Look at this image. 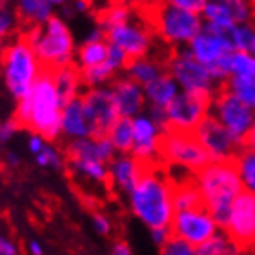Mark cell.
Returning a JSON list of instances; mask_svg holds the SVG:
<instances>
[{"mask_svg": "<svg viewBox=\"0 0 255 255\" xmlns=\"http://www.w3.org/2000/svg\"><path fill=\"white\" fill-rule=\"evenodd\" d=\"M128 206L148 230L170 228L175 206L173 184L168 175L155 164H146L137 184L128 193Z\"/></svg>", "mask_w": 255, "mask_h": 255, "instance_id": "6da1fadb", "label": "cell"}, {"mask_svg": "<svg viewBox=\"0 0 255 255\" xmlns=\"http://www.w3.org/2000/svg\"><path fill=\"white\" fill-rule=\"evenodd\" d=\"M62 106L53 75L49 69H42L29 93L16 101L15 121L20 128L40 133L46 140H55L60 135Z\"/></svg>", "mask_w": 255, "mask_h": 255, "instance_id": "7a4b0ae2", "label": "cell"}, {"mask_svg": "<svg viewBox=\"0 0 255 255\" xmlns=\"http://www.w3.org/2000/svg\"><path fill=\"white\" fill-rule=\"evenodd\" d=\"M199 188L202 204L212 213L219 228L223 230L230 215L235 197L243 191L239 173L234 160H210L202 170L193 175Z\"/></svg>", "mask_w": 255, "mask_h": 255, "instance_id": "3957f363", "label": "cell"}, {"mask_svg": "<svg viewBox=\"0 0 255 255\" xmlns=\"http://www.w3.org/2000/svg\"><path fill=\"white\" fill-rule=\"evenodd\" d=\"M24 37L33 46L42 69H57L75 62V38L62 16L51 15L37 26H27Z\"/></svg>", "mask_w": 255, "mask_h": 255, "instance_id": "277c9868", "label": "cell"}, {"mask_svg": "<svg viewBox=\"0 0 255 255\" xmlns=\"http://www.w3.org/2000/svg\"><path fill=\"white\" fill-rule=\"evenodd\" d=\"M0 69H2L5 88L15 101L29 93L38 75L42 73V64L29 40L24 37V33L2 46Z\"/></svg>", "mask_w": 255, "mask_h": 255, "instance_id": "5b68a950", "label": "cell"}, {"mask_svg": "<svg viewBox=\"0 0 255 255\" xmlns=\"http://www.w3.org/2000/svg\"><path fill=\"white\" fill-rule=\"evenodd\" d=\"M149 26L155 37L170 48H186L190 40L202 27L201 13L181 9L164 0H155L146 4Z\"/></svg>", "mask_w": 255, "mask_h": 255, "instance_id": "8992f818", "label": "cell"}, {"mask_svg": "<svg viewBox=\"0 0 255 255\" xmlns=\"http://www.w3.org/2000/svg\"><path fill=\"white\" fill-rule=\"evenodd\" d=\"M166 71L175 79L181 91L204 95L212 99L223 84L212 75V71L188 51V48H173L166 57Z\"/></svg>", "mask_w": 255, "mask_h": 255, "instance_id": "52a82bcc", "label": "cell"}, {"mask_svg": "<svg viewBox=\"0 0 255 255\" xmlns=\"http://www.w3.org/2000/svg\"><path fill=\"white\" fill-rule=\"evenodd\" d=\"M186 48L199 62L212 71L221 84H224V80L230 77V59L234 53V46L226 33L215 31L202 24L199 33L191 38Z\"/></svg>", "mask_w": 255, "mask_h": 255, "instance_id": "ba28073f", "label": "cell"}, {"mask_svg": "<svg viewBox=\"0 0 255 255\" xmlns=\"http://www.w3.org/2000/svg\"><path fill=\"white\" fill-rule=\"evenodd\" d=\"M104 37L110 44L121 48L129 59H137L153 53L155 33L148 18L131 13L124 20L112 24L104 29Z\"/></svg>", "mask_w": 255, "mask_h": 255, "instance_id": "9c48e42d", "label": "cell"}, {"mask_svg": "<svg viewBox=\"0 0 255 255\" xmlns=\"http://www.w3.org/2000/svg\"><path fill=\"white\" fill-rule=\"evenodd\" d=\"M160 160L166 164L181 166L197 173L210 162L206 149L197 140L193 131H181V129H166L160 138Z\"/></svg>", "mask_w": 255, "mask_h": 255, "instance_id": "30bf717a", "label": "cell"}, {"mask_svg": "<svg viewBox=\"0 0 255 255\" xmlns=\"http://www.w3.org/2000/svg\"><path fill=\"white\" fill-rule=\"evenodd\" d=\"M210 115L217 119L237 142L245 146L246 137L255 123V110L221 88L210 101Z\"/></svg>", "mask_w": 255, "mask_h": 255, "instance_id": "8fae6325", "label": "cell"}, {"mask_svg": "<svg viewBox=\"0 0 255 255\" xmlns=\"http://www.w3.org/2000/svg\"><path fill=\"white\" fill-rule=\"evenodd\" d=\"M170 228L171 234L188 241L195 248L206 243L212 235H215L221 230L204 204L186 208V210H175Z\"/></svg>", "mask_w": 255, "mask_h": 255, "instance_id": "7c38bea8", "label": "cell"}, {"mask_svg": "<svg viewBox=\"0 0 255 255\" xmlns=\"http://www.w3.org/2000/svg\"><path fill=\"white\" fill-rule=\"evenodd\" d=\"M210 101L204 95H195L181 91L173 101L164 108L166 129L193 131L195 126L210 113Z\"/></svg>", "mask_w": 255, "mask_h": 255, "instance_id": "4fadbf2b", "label": "cell"}, {"mask_svg": "<svg viewBox=\"0 0 255 255\" xmlns=\"http://www.w3.org/2000/svg\"><path fill=\"white\" fill-rule=\"evenodd\" d=\"M193 135L201 142L202 148L206 149L210 160H234L235 155L245 148L210 113L197 124L195 129H193Z\"/></svg>", "mask_w": 255, "mask_h": 255, "instance_id": "5bb4252c", "label": "cell"}, {"mask_svg": "<svg viewBox=\"0 0 255 255\" xmlns=\"http://www.w3.org/2000/svg\"><path fill=\"white\" fill-rule=\"evenodd\" d=\"M224 232L239 245L241 250L255 246V195L243 190L230 208Z\"/></svg>", "mask_w": 255, "mask_h": 255, "instance_id": "9a60e30c", "label": "cell"}, {"mask_svg": "<svg viewBox=\"0 0 255 255\" xmlns=\"http://www.w3.org/2000/svg\"><path fill=\"white\" fill-rule=\"evenodd\" d=\"M133 124V148L131 153L144 164H155L160 159L159 148L162 133L166 131L146 110L131 119Z\"/></svg>", "mask_w": 255, "mask_h": 255, "instance_id": "2e32d148", "label": "cell"}, {"mask_svg": "<svg viewBox=\"0 0 255 255\" xmlns=\"http://www.w3.org/2000/svg\"><path fill=\"white\" fill-rule=\"evenodd\" d=\"M80 97H82L86 113H88L91 126H93V133L95 135H106L112 124L119 119L117 106L113 101L110 84L88 88V91Z\"/></svg>", "mask_w": 255, "mask_h": 255, "instance_id": "e0dca14e", "label": "cell"}, {"mask_svg": "<svg viewBox=\"0 0 255 255\" xmlns=\"http://www.w3.org/2000/svg\"><path fill=\"white\" fill-rule=\"evenodd\" d=\"M144 164L133 153H115L108 160V186L121 195H126L142 175Z\"/></svg>", "mask_w": 255, "mask_h": 255, "instance_id": "ac0fdd59", "label": "cell"}, {"mask_svg": "<svg viewBox=\"0 0 255 255\" xmlns=\"http://www.w3.org/2000/svg\"><path fill=\"white\" fill-rule=\"evenodd\" d=\"M110 88H112L119 117L133 119L135 115L146 110L144 88L133 79H129L128 75H117L110 82Z\"/></svg>", "mask_w": 255, "mask_h": 255, "instance_id": "d6986e66", "label": "cell"}, {"mask_svg": "<svg viewBox=\"0 0 255 255\" xmlns=\"http://www.w3.org/2000/svg\"><path fill=\"white\" fill-rule=\"evenodd\" d=\"M128 57L123 49L117 48L115 44H110L108 48V57L104 62H101L95 68L90 69H82L80 71V77H82V84L86 88H93V86H106L110 84L117 75L124 73V68H126Z\"/></svg>", "mask_w": 255, "mask_h": 255, "instance_id": "ffe728a7", "label": "cell"}, {"mask_svg": "<svg viewBox=\"0 0 255 255\" xmlns=\"http://www.w3.org/2000/svg\"><path fill=\"white\" fill-rule=\"evenodd\" d=\"M60 135L68 137L69 140L95 135L80 95L71 99V101H68L62 106V115H60Z\"/></svg>", "mask_w": 255, "mask_h": 255, "instance_id": "44dd1931", "label": "cell"}, {"mask_svg": "<svg viewBox=\"0 0 255 255\" xmlns=\"http://www.w3.org/2000/svg\"><path fill=\"white\" fill-rule=\"evenodd\" d=\"M68 166L75 179L90 186H108V162L88 155H68Z\"/></svg>", "mask_w": 255, "mask_h": 255, "instance_id": "7402d4cb", "label": "cell"}, {"mask_svg": "<svg viewBox=\"0 0 255 255\" xmlns=\"http://www.w3.org/2000/svg\"><path fill=\"white\" fill-rule=\"evenodd\" d=\"M24 26H37L55 15L68 0H11Z\"/></svg>", "mask_w": 255, "mask_h": 255, "instance_id": "603a6c76", "label": "cell"}, {"mask_svg": "<svg viewBox=\"0 0 255 255\" xmlns=\"http://www.w3.org/2000/svg\"><path fill=\"white\" fill-rule=\"evenodd\" d=\"M181 93V88L168 71L160 73L155 80L144 86L146 95V106L166 108L177 95Z\"/></svg>", "mask_w": 255, "mask_h": 255, "instance_id": "cb8c5ba5", "label": "cell"}, {"mask_svg": "<svg viewBox=\"0 0 255 255\" xmlns=\"http://www.w3.org/2000/svg\"><path fill=\"white\" fill-rule=\"evenodd\" d=\"M166 71V60H160L153 55H144V57H137V59H129L124 68V75H128L129 79H133L138 84L146 86L151 80H155L160 73Z\"/></svg>", "mask_w": 255, "mask_h": 255, "instance_id": "d4e9b609", "label": "cell"}, {"mask_svg": "<svg viewBox=\"0 0 255 255\" xmlns=\"http://www.w3.org/2000/svg\"><path fill=\"white\" fill-rule=\"evenodd\" d=\"M108 48L110 42L106 37L97 38H84V42L80 44V48L75 51V66L82 71V69H90L104 62L108 57Z\"/></svg>", "mask_w": 255, "mask_h": 255, "instance_id": "484cf974", "label": "cell"}, {"mask_svg": "<svg viewBox=\"0 0 255 255\" xmlns=\"http://www.w3.org/2000/svg\"><path fill=\"white\" fill-rule=\"evenodd\" d=\"M49 71L53 75V82L57 86V91H59L64 104L80 95V88L84 84H82L80 69L75 64H68V66H62V68L49 69Z\"/></svg>", "mask_w": 255, "mask_h": 255, "instance_id": "4316f807", "label": "cell"}, {"mask_svg": "<svg viewBox=\"0 0 255 255\" xmlns=\"http://www.w3.org/2000/svg\"><path fill=\"white\" fill-rule=\"evenodd\" d=\"M223 88L228 93H232L235 99H239L243 104L255 110V77H250V75H230L228 79L224 80Z\"/></svg>", "mask_w": 255, "mask_h": 255, "instance_id": "83f0119b", "label": "cell"}, {"mask_svg": "<svg viewBox=\"0 0 255 255\" xmlns=\"http://www.w3.org/2000/svg\"><path fill=\"white\" fill-rule=\"evenodd\" d=\"M106 137L110 138L115 153H131L133 148V124L131 119L119 117L112 128L108 129Z\"/></svg>", "mask_w": 255, "mask_h": 255, "instance_id": "f1b7e54d", "label": "cell"}, {"mask_svg": "<svg viewBox=\"0 0 255 255\" xmlns=\"http://www.w3.org/2000/svg\"><path fill=\"white\" fill-rule=\"evenodd\" d=\"M241 252L243 250L239 248V245L224 230H219L206 243H202L201 246L195 248V254L199 255H234L241 254Z\"/></svg>", "mask_w": 255, "mask_h": 255, "instance_id": "f546056e", "label": "cell"}, {"mask_svg": "<svg viewBox=\"0 0 255 255\" xmlns=\"http://www.w3.org/2000/svg\"><path fill=\"white\" fill-rule=\"evenodd\" d=\"M230 42L237 51L255 55V22H239L226 31Z\"/></svg>", "mask_w": 255, "mask_h": 255, "instance_id": "4dcf8cb0", "label": "cell"}, {"mask_svg": "<svg viewBox=\"0 0 255 255\" xmlns=\"http://www.w3.org/2000/svg\"><path fill=\"white\" fill-rule=\"evenodd\" d=\"M22 20L11 0H0V46L9 42L20 29Z\"/></svg>", "mask_w": 255, "mask_h": 255, "instance_id": "1f68e13d", "label": "cell"}, {"mask_svg": "<svg viewBox=\"0 0 255 255\" xmlns=\"http://www.w3.org/2000/svg\"><path fill=\"white\" fill-rule=\"evenodd\" d=\"M235 168L239 173L243 190L250 191L255 195V153L252 149L243 148L239 153L235 155Z\"/></svg>", "mask_w": 255, "mask_h": 255, "instance_id": "d6a6232c", "label": "cell"}, {"mask_svg": "<svg viewBox=\"0 0 255 255\" xmlns=\"http://www.w3.org/2000/svg\"><path fill=\"white\" fill-rule=\"evenodd\" d=\"M202 199L199 193V188L193 181L173 184V206L175 210H186V208L201 206Z\"/></svg>", "mask_w": 255, "mask_h": 255, "instance_id": "836d02e7", "label": "cell"}, {"mask_svg": "<svg viewBox=\"0 0 255 255\" xmlns=\"http://www.w3.org/2000/svg\"><path fill=\"white\" fill-rule=\"evenodd\" d=\"M35 160L40 168H49V170H60L64 164L62 155L59 153V149L51 146V144H44L42 149L35 153Z\"/></svg>", "mask_w": 255, "mask_h": 255, "instance_id": "e575fe53", "label": "cell"}, {"mask_svg": "<svg viewBox=\"0 0 255 255\" xmlns=\"http://www.w3.org/2000/svg\"><path fill=\"white\" fill-rule=\"evenodd\" d=\"M160 254L164 255H195V246H191L188 241L177 237V235L171 234V237L166 241L162 248H160Z\"/></svg>", "mask_w": 255, "mask_h": 255, "instance_id": "d590c367", "label": "cell"}, {"mask_svg": "<svg viewBox=\"0 0 255 255\" xmlns=\"http://www.w3.org/2000/svg\"><path fill=\"white\" fill-rule=\"evenodd\" d=\"M91 226H93V230H95L99 235H110L112 234V228H113V224H112V219L108 217V215H104V213L101 212H97L91 215Z\"/></svg>", "mask_w": 255, "mask_h": 255, "instance_id": "8d00e7d4", "label": "cell"}, {"mask_svg": "<svg viewBox=\"0 0 255 255\" xmlns=\"http://www.w3.org/2000/svg\"><path fill=\"white\" fill-rule=\"evenodd\" d=\"M168 4L175 5V7H181V9L193 11V13H201L206 0H164Z\"/></svg>", "mask_w": 255, "mask_h": 255, "instance_id": "74e56055", "label": "cell"}, {"mask_svg": "<svg viewBox=\"0 0 255 255\" xmlns=\"http://www.w3.org/2000/svg\"><path fill=\"white\" fill-rule=\"evenodd\" d=\"M149 234H151V241H153L155 245L162 248V245L171 237V228H168V226L166 228H153L149 230Z\"/></svg>", "mask_w": 255, "mask_h": 255, "instance_id": "f35d334b", "label": "cell"}, {"mask_svg": "<svg viewBox=\"0 0 255 255\" xmlns=\"http://www.w3.org/2000/svg\"><path fill=\"white\" fill-rule=\"evenodd\" d=\"M16 254H20L16 243H13L9 237L0 234V255H16Z\"/></svg>", "mask_w": 255, "mask_h": 255, "instance_id": "ab89813d", "label": "cell"}, {"mask_svg": "<svg viewBox=\"0 0 255 255\" xmlns=\"http://www.w3.org/2000/svg\"><path fill=\"white\" fill-rule=\"evenodd\" d=\"M46 142H48V140H46V138H44L40 133L31 131V135H29V138H27V149H29V151L35 155V153H38V151L42 149V146Z\"/></svg>", "mask_w": 255, "mask_h": 255, "instance_id": "60d3db41", "label": "cell"}, {"mask_svg": "<svg viewBox=\"0 0 255 255\" xmlns=\"http://www.w3.org/2000/svg\"><path fill=\"white\" fill-rule=\"evenodd\" d=\"M112 254L113 255H131V246L124 243V241H117L115 245L112 246Z\"/></svg>", "mask_w": 255, "mask_h": 255, "instance_id": "b9f144b4", "label": "cell"}, {"mask_svg": "<svg viewBox=\"0 0 255 255\" xmlns=\"http://www.w3.org/2000/svg\"><path fill=\"white\" fill-rule=\"evenodd\" d=\"M27 252L31 255H42L44 254V246L38 243V241H29L27 243Z\"/></svg>", "mask_w": 255, "mask_h": 255, "instance_id": "7bdbcfd3", "label": "cell"}, {"mask_svg": "<svg viewBox=\"0 0 255 255\" xmlns=\"http://www.w3.org/2000/svg\"><path fill=\"white\" fill-rule=\"evenodd\" d=\"M245 148L252 149V151H254V153H255V123H254V126H252L250 133H248V137H246Z\"/></svg>", "mask_w": 255, "mask_h": 255, "instance_id": "ee69618b", "label": "cell"}, {"mask_svg": "<svg viewBox=\"0 0 255 255\" xmlns=\"http://www.w3.org/2000/svg\"><path fill=\"white\" fill-rule=\"evenodd\" d=\"M7 160H9V162H11V166L18 164V157H16V155H13V153L7 155Z\"/></svg>", "mask_w": 255, "mask_h": 255, "instance_id": "f6af8a7d", "label": "cell"}, {"mask_svg": "<svg viewBox=\"0 0 255 255\" xmlns=\"http://www.w3.org/2000/svg\"><path fill=\"white\" fill-rule=\"evenodd\" d=\"M135 2H138V4H149V2H155V0H135Z\"/></svg>", "mask_w": 255, "mask_h": 255, "instance_id": "bcb514c9", "label": "cell"}, {"mask_svg": "<svg viewBox=\"0 0 255 255\" xmlns=\"http://www.w3.org/2000/svg\"><path fill=\"white\" fill-rule=\"evenodd\" d=\"M252 5H254V11H255V0H252Z\"/></svg>", "mask_w": 255, "mask_h": 255, "instance_id": "7dc6e473", "label": "cell"}, {"mask_svg": "<svg viewBox=\"0 0 255 255\" xmlns=\"http://www.w3.org/2000/svg\"><path fill=\"white\" fill-rule=\"evenodd\" d=\"M2 142H4V140H2V135H0V146H2Z\"/></svg>", "mask_w": 255, "mask_h": 255, "instance_id": "c3c4849f", "label": "cell"}, {"mask_svg": "<svg viewBox=\"0 0 255 255\" xmlns=\"http://www.w3.org/2000/svg\"><path fill=\"white\" fill-rule=\"evenodd\" d=\"M90 2H91V4H93V2H97V0H90Z\"/></svg>", "mask_w": 255, "mask_h": 255, "instance_id": "681fc988", "label": "cell"}, {"mask_svg": "<svg viewBox=\"0 0 255 255\" xmlns=\"http://www.w3.org/2000/svg\"><path fill=\"white\" fill-rule=\"evenodd\" d=\"M254 22H255V16H254Z\"/></svg>", "mask_w": 255, "mask_h": 255, "instance_id": "f907efd6", "label": "cell"}]
</instances>
